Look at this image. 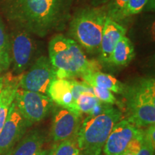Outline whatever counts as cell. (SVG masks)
I'll use <instances>...</instances> for the list:
<instances>
[{
	"label": "cell",
	"instance_id": "cell-13",
	"mask_svg": "<svg viewBox=\"0 0 155 155\" xmlns=\"http://www.w3.org/2000/svg\"><path fill=\"white\" fill-rule=\"evenodd\" d=\"M21 75L5 76L3 88L0 93V131L7 119L9 108L14 102L17 89L19 88Z\"/></svg>",
	"mask_w": 155,
	"mask_h": 155
},
{
	"label": "cell",
	"instance_id": "cell-20",
	"mask_svg": "<svg viewBox=\"0 0 155 155\" xmlns=\"http://www.w3.org/2000/svg\"><path fill=\"white\" fill-rule=\"evenodd\" d=\"M148 1L149 0H129L121 9L117 22L140 13L146 7Z\"/></svg>",
	"mask_w": 155,
	"mask_h": 155
},
{
	"label": "cell",
	"instance_id": "cell-19",
	"mask_svg": "<svg viewBox=\"0 0 155 155\" xmlns=\"http://www.w3.org/2000/svg\"><path fill=\"white\" fill-rule=\"evenodd\" d=\"M99 101L100 100H98L93 94L83 93L75 101L71 111L81 117V114H88Z\"/></svg>",
	"mask_w": 155,
	"mask_h": 155
},
{
	"label": "cell",
	"instance_id": "cell-12",
	"mask_svg": "<svg viewBox=\"0 0 155 155\" xmlns=\"http://www.w3.org/2000/svg\"><path fill=\"white\" fill-rule=\"evenodd\" d=\"M126 33L127 30L122 25L106 17L99 48V58L102 63L110 64V58L114 48Z\"/></svg>",
	"mask_w": 155,
	"mask_h": 155
},
{
	"label": "cell",
	"instance_id": "cell-23",
	"mask_svg": "<svg viewBox=\"0 0 155 155\" xmlns=\"http://www.w3.org/2000/svg\"><path fill=\"white\" fill-rule=\"evenodd\" d=\"M92 89L93 94L101 101L111 104V105L117 104V100H116L115 96L110 91L95 86H92Z\"/></svg>",
	"mask_w": 155,
	"mask_h": 155
},
{
	"label": "cell",
	"instance_id": "cell-22",
	"mask_svg": "<svg viewBox=\"0 0 155 155\" xmlns=\"http://www.w3.org/2000/svg\"><path fill=\"white\" fill-rule=\"evenodd\" d=\"M71 93H72L73 98V106L75 102V101L77 100V98H78L81 94H83V93H90V94H93L92 86H91L90 85H88V83L84 82V81H83V82H78V81H76L75 80H71ZM72 108H71V109H72Z\"/></svg>",
	"mask_w": 155,
	"mask_h": 155
},
{
	"label": "cell",
	"instance_id": "cell-7",
	"mask_svg": "<svg viewBox=\"0 0 155 155\" xmlns=\"http://www.w3.org/2000/svg\"><path fill=\"white\" fill-rule=\"evenodd\" d=\"M56 78V71L49 58L40 56L28 71L21 75L19 88L47 95L51 83Z\"/></svg>",
	"mask_w": 155,
	"mask_h": 155
},
{
	"label": "cell",
	"instance_id": "cell-27",
	"mask_svg": "<svg viewBox=\"0 0 155 155\" xmlns=\"http://www.w3.org/2000/svg\"><path fill=\"white\" fill-rule=\"evenodd\" d=\"M53 147L50 150H42L38 155H53Z\"/></svg>",
	"mask_w": 155,
	"mask_h": 155
},
{
	"label": "cell",
	"instance_id": "cell-15",
	"mask_svg": "<svg viewBox=\"0 0 155 155\" xmlns=\"http://www.w3.org/2000/svg\"><path fill=\"white\" fill-rule=\"evenodd\" d=\"M84 82L91 86L105 88L112 93L124 94L127 85L121 83L113 75L98 71L90 72L81 76Z\"/></svg>",
	"mask_w": 155,
	"mask_h": 155
},
{
	"label": "cell",
	"instance_id": "cell-6",
	"mask_svg": "<svg viewBox=\"0 0 155 155\" xmlns=\"http://www.w3.org/2000/svg\"><path fill=\"white\" fill-rule=\"evenodd\" d=\"M15 105L30 126L43 120L53 106L47 95L19 88L14 100Z\"/></svg>",
	"mask_w": 155,
	"mask_h": 155
},
{
	"label": "cell",
	"instance_id": "cell-26",
	"mask_svg": "<svg viewBox=\"0 0 155 155\" xmlns=\"http://www.w3.org/2000/svg\"><path fill=\"white\" fill-rule=\"evenodd\" d=\"M144 139L155 147V124L149 126L146 130H144Z\"/></svg>",
	"mask_w": 155,
	"mask_h": 155
},
{
	"label": "cell",
	"instance_id": "cell-9",
	"mask_svg": "<svg viewBox=\"0 0 155 155\" xmlns=\"http://www.w3.org/2000/svg\"><path fill=\"white\" fill-rule=\"evenodd\" d=\"M144 136V130L129 121L121 119L114 125L104 145V155H121L127 150L130 143Z\"/></svg>",
	"mask_w": 155,
	"mask_h": 155
},
{
	"label": "cell",
	"instance_id": "cell-30",
	"mask_svg": "<svg viewBox=\"0 0 155 155\" xmlns=\"http://www.w3.org/2000/svg\"><path fill=\"white\" fill-rule=\"evenodd\" d=\"M2 71H3V70H2V68L1 64H0V73H1L2 72Z\"/></svg>",
	"mask_w": 155,
	"mask_h": 155
},
{
	"label": "cell",
	"instance_id": "cell-1",
	"mask_svg": "<svg viewBox=\"0 0 155 155\" xmlns=\"http://www.w3.org/2000/svg\"><path fill=\"white\" fill-rule=\"evenodd\" d=\"M5 7L11 20L28 32L44 37L63 21L68 0H6Z\"/></svg>",
	"mask_w": 155,
	"mask_h": 155
},
{
	"label": "cell",
	"instance_id": "cell-28",
	"mask_svg": "<svg viewBox=\"0 0 155 155\" xmlns=\"http://www.w3.org/2000/svg\"><path fill=\"white\" fill-rule=\"evenodd\" d=\"M4 80H5V76H0V93L2 90L3 85H4Z\"/></svg>",
	"mask_w": 155,
	"mask_h": 155
},
{
	"label": "cell",
	"instance_id": "cell-5",
	"mask_svg": "<svg viewBox=\"0 0 155 155\" xmlns=\"http://www.w3.org/2000/svg\"><path fill=\"white\" fill-rule=\"evenodd\" d=\"M106 17V11L103 8L81 9L75 14L70 25V34L73 40L88 53L99 52Z\"/></svg>",
	"mask_w": 155,
	"mask_h": 155
},
{
	"label": "cell",
	"instance_id": "cell-18",
	"mask_svg": "<svg viewBox=\"0 0 155 155\" xmlns=\"http://www.w3.org/2000/svg\"><path fill=\"white\" fill-rule=\"evenodd\" d=\"M11 63L10 39L6 32L3 23L0 20V64L3 71H6Z\"/></svg>",
	"mask_w": 155,
	"mask_h": 155
},
{
	"label": "cell",
	"instance_id": "cell-14",
	"mask_svg": "<svg viewBox=\"0 0 155 155\" xmlns=\"http://www.w3.org/2000/svg\"><path fill=\"white\" fill-rule=\"evenodd\" d=\"M46 141L43 131L35 129L19 141L9 155H38Z\"/></svg>",
	"mask_w": 155,
	"mask_h": 155
},
{
	"label": "cell",
	"instance_id": "cell-29",
	"mask_svg": "<svg viewBox=\"0 0 155 155\" xmlns=\"http://www.w3.org/2000/svg\"><path fill=\"white\" fill-rule=\"evenodd\" d=\"M121 155H136V154H135V153L132 152H131V151L127 150L125 152H124L123 154H121Z\"/></svg>",
	"mask_w": 155,
	"mask_h": 155
},
{
	"label": "cell",
	"instance_id": "cell-8",
	"mask_svg": "<svg viewBox=\"0 0 155 155\" xmlns=\"http://www.w3.org/2000/svg\"><path fill=\"white\" fill-rule=\"evenodd\" d=\"M31 127L12 103L0 131V155H8L22 139L28 127Z\"/></svg>",
	"mask_w": 155,
	"mask_h": 155
},
{
	"label": "cell",
	"instance_id": "cell-4",
	"mask_svg": "<svg viewBox=\"0 0 155 155\" xmlns=\"http://www.w3.org/2000/svg\"><path fill=\"white\" fill-rule=\"evenodd\" d=\"M127 100L128 121L138 128L155 124V81L152 77L141 78L124 93Z\"/></svg>",
	"mask_w": 155,
	"mask_h": 155
},
{
	"label": "cell",
	"instance_id": "cell-16",
	"mask_svg": "<svg viewBox=\"0 0 155 155\" xmlns=\"http://www.w3.org/2000/svg\"><path fill=\"white\" fill-rule=\"evenodd\" d=\"M48 96L58 106L67 108L70 111L71 110L73 98L71 93V81L55 78L50 84Z\"/></svg>",
	"mask_w": 155,
	"mask_h": 155
},
{
	"label": "cell",
	"instance_id": "cell-31",
	"mask_svg": "<svg viewBox=\"0 0 155 155\" xmlns=\"http://www.w3.org/2000/svg\"><path fill=\"white\" fill-rule=\"evenodd\" d=\"M79 155H84V154H80Z\"/></svg>",
	"mask_w": 155,
	"mask_h": 155
},
{
	"label": "cell",
	"instance_id": "cell-11",
	"mask_svg": "<svg viewBox=\"0 0 155 155\" xmlns=\"http://www.w3.org/2000/svg\"><path fill=\"white\" fill-rule=\"evenodd\" d=\"M80 127V116L58 106L53 109L50 135L55 142L76 137Z\"/></svg>",
	"mask_w": 155,
	"mask_h": 155
},
{
	"label": "cell",
	"instance_id": "cell-10",
	"mask_svg": "<svg viewBox=\"0 0 155 155\" xmlns=\"http://www.w3.org/2000/svg\"><path fill=\"white\" fill-rule=\"evenodd\" d=\"M29 32L25 29H20L12 35L10 40L11 61L15 75L22 74L35 53L34 42Z\"/></svg>",
	"mask_w": 155,
	"mask_h": 155
},
{
	"label": "cell",
	"instance_id": "cell-2",
	"mask_svg": "<svg viewBox=\"0 0 155 155\" xmlns=\"http://www.w3.org/2000/svg\"><path fill=\"white\" fill-rule=\"evenodd\" d=\"M48 53L50 63L56 71V78L81 76L101 68L98 61L87 58L82 48L75 40L61 35L51 39Z\"/></svg>",
	"mask_w": 155,
	"mask_h": 155
},
{
	"label": "cell",
	"instance_id": "cell-24",
	"mask_svg": "<svg viewBox=\"0 0 155 155\" xmlns=\"http://www.w3.org/2000/svg\"><path fill=\"white\" fill-rule=\"evenodd\" d=\"M129 0H111L106 9V15L108 17L117 22L118 17L121 9L124 7Z\"/></svg>",
	"mask_w": 155,
	"mask_h": 155
},
{
	"label": "cell",
	"instance_id": "cell-21",
	"mask_svg": "<svg viewBox=\"0 0 155 155\" xmlns=\"http://www.w3.org/2000/svg\"><path fill=\"white\" fill-rule=\"evenodd\" d=\"M79 150L76 137L62 141L53 147V155H79Z\"/></svg>",
	"mask_w": 155,
	"mask_h": 155
},
{
	"label": "cell",
	"instance_id": "cell-17",
	"mask_svg": "<svg viewBox=\"0 0 155 155\" xmlns=\"http://www.w3.org/2000/svg\"><path fill=\"white\" fill-rule=\"evenodd\" d=\"M135 56L132 42L127 36H123L116 45L110 58V64L116 66H127Z\"/></svg>",
	"mask_w": 155,
	"mask_h": 155
},
{
	"label": "cell",
	"instance_id": "cell-25",
	"mask_svg": "<svg viewBox=\"0 0 155 155\" xmlns=\"http://www.w3.org/2000/svg\"><path fill=\"white\" fill-rule=\"evenodd\" d=\"M154 150L155 147H152L143 137L141 147L136 155H154Z\"/></svg>",
	"mask_w": 155,
	"mask_h": 155
},
{
	"label": "cell",
	"instance_id": "cell-3",
	"mask_svg": "<svg viewBox=\"0 0 155 155\" xmlns=\"http://www.w3.org/2000/svg\"><path fill=\"white\" fill-rule=\"evenodd\" d=\"M122 119V114L113 106L101 114L87 116L76 135L79 150L84 155H101L114 125Z\"/></svg>",
	"mask_w": 155,
	"mask_h": 155
}]
</instances>
